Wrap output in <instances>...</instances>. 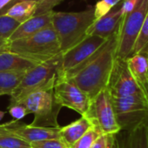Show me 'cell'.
Here are the masks:
<instances>
[{
	"label": "cell",
	"mask_w": 148,
	"mask_h": 148,
	"mask_svg": "<svg viewBox=\"0 0 148 148\" xmlns=\"http://www.w3.org/2000/svg\"><path fill=\"white\" fill-rule=\"evenodd\" d=\"M117 32L111 36L94 57L76 74L68 78L90 99L107 88L116 60Z\"/></svg>",
	"instance_id": "6da1fadb"
},
{
	"label": "cell",
	"mask_w": 148,
	"mask_h": 148,
	"mask_svg": "<svg viewBox=\"0 0 148 148\" xmlns=\"http://www.w3.org/2000/svg\"><path fill=\"white\" fill-rule=\"evenodd\" d=\"M62 75V53L26 71L19 85L10 95V104L18 103L27 95L53 88Z\"/></svg>",
	"instance_id": "7a4b0ae2"
},
{
	"label": "cell",
	"mask_w": 148,
	"mask_h": 148,
	"mask_svg": "<svg viewBox=\"0 0 148 148\" xmlns=\"http://www.w3.org/2000/svg\"><path fill=\"white\" fill-rule=\"evenodd\" d=\"M8 51L37 63L49 61L62 53L51 23L31 36L9 42Z\"/></svg>",
	"instance_id": "3957f363"
},
{
	"label": "cell",
	"mask_w": 148,
	"mask_h": 148,
	"mask_svg": "<svg viewBox=\"0 0 148 148\" xmlns=\"http://www.w3.org/2000/svg\"><path fill=\"white\" fill-rule=\"evenodd\" d=\"M94 21L93 8L79 12L53 11L51 24L57 34L61 52H65L81 42Z\"/></svg>",
	"instance_id": "277c9868"
},
{
	"label": "cell",
	"mask_w": 148,
	"mask_h": 148,
	"mask_svg": "<svg viewBox=\"0 0 148 148\" xmlns=\"http://www.w3.org/2000/svg\"><path fill=\"white\" fill-rule=\"evenodd\" d=\"M148 12V0H139L136 7L124 15L117 30V58L126 60L132 56L133 46Z\"/></svg>",
	"instance_id": "5b68a950"
},
{
	"label": "cell",
	"mask_w": 148,
	"mask_h": 148,
	"mask_svg": "<svg viewBox=\"0 0 148 148\" xmlns=\"http://www.w3.org/2000/svg\"><path fill=\"white\" fill-rule=\"evenodd\" d=\"M34 115L31 125L43 127H59L58 116L61 107L56 101L53 88L37 91L18 102ZM17 104V103H16Z\"/></svg>",
	"instance_id": "8992f818"
},
{
	"label": "cell",
	"mask_w": 148,
	"mask_h": 148,
	"mask_svg": "<svg viewBox=\"0 0 148 148\" xmlns=\"http://www.w3.org/2000/svg\"><path fill=\"white\" fill-rule=\"evenodd\" d=\"M108 38L86 36L78 44L62 53V75L59 79H68L91 61Z\"/></svg>",
	"instance_id": "52a82bcc"
},
{
	"label": "cell",
	"mask_w": 148,
	"mask_h": 148,
	"mask_svg": "<svg viewBox=\"0 0 148 148\" xmlns=\"http://www.w3.org/2000/svg\"><path fill=\"white\" fill-rule=\"evenodd\" d=\"M111 97L121 131L133 130L148 121V105L143 94Z\"/></svg>",
	"instance_id": "ba28073f"
},
{
	"label": "cell",
	"mask_w": 148,
	"mask_h": 148,
	"mask_svg": "<svg viewBox=\"0 0 148 148\" xmlns=\"http://www.w3.org/2000/svg\"><path fill=\"white\" fill-rule=\"evenodd\" d=\"M83 116L101 134H117L121 131L116 119L112 97L107 88L100 91L90 100L88 109Z\"/></svg>",
	"instance_id": "9c48e42d"
},
{
	"label": "cell",
	"mask_w": 148,
	"mask_h": 148,
	"mask_svg": "<svg viewBox=\"0 0 148 148\" xmlns=\"http://www.w3.org/2000/svg\"><path fill=\"white\" fill-rule=\"evenodd\" d=\"M53 93L61 108L72 109L81 116L86 113L91 99L72 81L58 79L53 87Z\"/></svg>",
	"instance_id": "30bf717a"
},
{
	"label": "cell",
	"mask_w": 148,
	"mask_h": 148,
	"mask_svg": "<svg viewBox=\"0 0 148 148\" xmlns=\"http://www.w3.org/2000/svg\"><path fill=\"white\" fill-rule=\"evenodd\" d=\"M107 89L113 97H122L143 94L140 86L133 77L126 60L117 58L110 77Z\"/></svg>",
	"instance_id": "8fae6325"
},
{
	"label": "cell",
	"mask_w": 148,
	"mask_h": 148,
	"mask_svg": "<svg viewBox=\"0 0 148 148\" xmlns=\"http://www.w3.org/2000/svg\"><path fill=\"white\" fill-rule=\"evenodd\" d=\"M2 129L7 134L22 140L29 144L47 140L60 139L59 127H43L31 124L27 125L20 121L13 120L3 124H0Z\"/></svg>",
	"instance_id": "7c38bea8"
},
{
	"label": "cell",
	"mask_w": 148,
	"mask_h": 148,
	"mask_svg": "<svg viewBox=\"0 0 148 148\" xmlns=\"http://www.w3.org/2000/svg\"><path fill=\"white\" fill-rule=\"evenodd\" d=\"M122 18L120 8L111 10L106 15L95 20L86 32V36H98L104 38H109L117 32L120 23Z\"/></svg>",
	"instance_id": "4fadbf2b"
},
{
	"label": "cell",
	"mask_w": 148,
	"mask_h": 148,
	"mask_svg": "<svg viewBox=\"0 0 148 148\" xmlns=\"http://www.w3.org/2000/svg\"><path fill=\"white\" fill-rule=\"evenodd\" d=\"M116 148H148V121L133 130L118 133Z\"/></svg>",
	"instance_id": "5bb4252c"
},
{
	"label": "cell",
	"mask_w": 148,
	"mask_h": 148,
	"mask_svg": "<svg viewBox=\"0 0 148 148\" xmlns=\"http://www.w3.org/2000/svg\"><path fill=\"white\" fill-rule=\"evenodd\" d=\"M53 11H50L42 15L33 16L28 20L20 23V25L16 29L12 35L8 39L9 42L23 39L31 36L37 32L43 29L44 27L51 23Z\"/></svg>",
	"instance_id": "9a60e30c"
},
{
	"label": "cell",
	"mask_w": 148,
	"mask_h": 148,
	"mask_svg": "<svg viewBox=\"0 0 148 148\" xmlns=\"http://www.w3.org/2000/svg\"><path fill=\"white\" fill-rule=\"evenodd\" d=\"M91 122L85 117L81 116L77 121L72 122L71 124L60 127L59 137L68 147L70 148L76 141H78L91 127Z\"/></svg>",
	"instance_id": "2e32d148"
},
{
	"label": "cell",
	"mask_w": 148,
	"mask_h": 148,
	"mask_svg": "<svg viewBox=\"0 0 148 148\" xmlns=\"http://www.w3.org/2000/svg\"><path fill=\"white\" fill-rule=\"evenodd\" d=\"M38 64L10 51L0 53V71H27Z\"/></svg>",
	"instance_id": "e0dca14e"
},
{
	"label": "cell",
	"mask_w": 148,
	"mask_h": 148,
	"mask_svg": "<svg viewBox=\"0 0 148 148\" xmlns=\"http://www.w3.org/2000/svg\"><path fill=\"white\" fill-rule=\"evenodd\" d=\"M128 69L139 83H144L148 81V56L144 54L133 55L126 59Z\"/></svg>",
	"instance_id": "ac0fdd59"
},
{
	"label": "cell",
	"mask_w": 148,
	"mask_h": 148,
	"mask_svg": "<svg viewBox=\"0 0 148 148\" xmlns=\"http://www.w3.org/2000/svg\"><path fill=\"white\" fill-rule=\"evenodd\" d=\"M26 71H0V96L10 95L21 82Z\"/></svg>",
	"instance_id": "d6986e66"
},
{
	"label": "cell",
	"mask_w": 148,
	"mask_h": 148,
	"mask_svg": "<svg viewBox=\"0 0 148 148\" xmlns=\"http://www.w3.org/2000/svg\"><path fill=\"white\" fill-rule=\"evenodd\" d=\"M37 4L38 3L31 1L19 2L7 9L3 15H7L20 23H23L34 16Z\"/></svg>",
	"instance_id": "ffe728a7"
},
{
	"label": "cell",
	"mask_w": 148,
	"mask_h": 148,
	"mask_svg": "<svg viewBox=\"0 0 148 148\" xmlns=\"http://www.w3.org/2000/svg\"><path fill=\"white\" fill-rule=\"evenodd\" d=\"M136 54H144L148 56V12L135 41L132 56Z\"/></svg>",
	"instance_id": "44dd1931"
},
{
	"label": "cell",
	"mask_w": 148,
	"mask_h": 148,
	"mask_svg": "<svg viewBox=\"0 0 148 148\" xmlns=\"http://www.w3.org/2000/svg\"><path fill=\"white\" fill-rule=\"evenodd\" d=\"M20 22L7 16H0V38L8 40L16 29L20 25Z\"/></svg>",
	"instance_id": "7402d4cb"
},
{
	"label": "cell",
	"mask_w": 148,
	"mask_h": 148,
	"mask_svg": "<svg viewBox=\"0 0 148 148\" xmlns=\"http://www.w3.org/2000/svg\"><path fill=\"white\" fill-rule=\"evenodd\" d=\"M0 148H31V146L29 143L7 134L0 126Z\"/></svg>",
	"instance_id": "603a6c76"
},
{
	"label": "cell",
	"mask_w": 148,
	"mask_h": 148,
	"mask_svg": "<svg viewBox=\"0 0 148 148\" xmlns=\"http://www.w3.org/2000/svg\"><path fill=\"white\" fill-rule=\"evenodd\" d=\"M101 132L94 127H92L78 141L70 148H92L95 140L101 135Z\"/></svg>",
	"instance_id": "cb8c5ba5"
},
{
	"label": "cell",
	"mask_w": 148,
	"mask_h": 148,
	"mask_svg": "<svg viewBox=\"0 0 148 148\" xmlns=\"http://www.w3.org/2000/svg\"><path fill=\"white\" fill-rule=\"evenodd\" d=\"M121 1L123 0H100L97 2L95 7L93 8L95 20L109 13L112 10V9Z\"/></svg>",
	"instance_id": "d4e9b609"
},
{
	"label": "cell",
	"mask_w": 148,
	"mask_h": 148,
	"mask_svg": "<svg viewBox=\"0 0 148 148\" xmlns=\"http://www.w3.org/2000/svg\"><path fill=\"white\" fill-rule=\"evenodd\" d=\"M92 148H116V134H102L95 140Z\"/></svg>",
	"instance_id": "484cf974"
},
{
	"label": "cell",
	"mask_w": 148,
	"mask_h": 148,
	"mask_svg": "<svg viewBox=\"0 0 148 148\" xmlns=\"http://www.w3.org/2000/svg\"><path fill=\"white\" fill-rule=\"evenodd\" d=\"M63 1L64 0H41L37 4L34 16H38L51 11L55 6H57Z\"/></svg>",
	"instance_id": "4316f807"
},
{
	"label": "cell",
	"mask_w": 148,
	"mask_h": 148,
	"mask_svg": "<svg viewBox=\"0 0 148 148\" xmlns=\"http://www.w3.org/2000/svg\"><path fill=\"white\" fill-rule=\"evenodd\" d=\"M30 146L31 148H69L59 139L32 142L30 144Z\"/></svg>",
	"instance_id": "83f0119b"
},
{
	"label": "cell",
	"mask_w": 148,
	"mask_h": 148,
	"mask_svg": "<svg viewBox=\"0 0 148 148\" xmlns=\"http://www.w3.org/2000/svg\"><path fill=\"white\" fill-rule=\"evenodd\" d=\"M7 110L10 115L16 121H21L29 114L27 109L22 104H19V103L9 105Z\"/></svg>",
	"instance_id": "f1b7e54d"
},
{
	"label": "cell",
	"mask_w": 148,
	"mask_h": 148,
	"mask_svg": "<svg viewBox=\"0 0 148 148\" xmlns=\"http://www.w3.org/2000/svg\"><path fill=\"white\" fill-rule=\"evenodd\" d=\"M139 0H123L122 5L120 7L121 12H122V16L124 15H126L127 13L131 12L137 5Z\"/></svg>",
	"instance_id": "f546056e"
},
{
	"label": "cell",
	"mask_w": 148,
	"mask_h": 148,
	"mask_svg": "<svg viewBox=\"0 0 148 148\" xmlns=\"http://www.w3.org/2000/svg\"><path fill=\"white\" fill-rule=\"evenodd\" d=\"M24 1H31V2H36V3H39L41 0H11L6 6H4L2 10H0V16L1 15H3L4 12L7 10V9H9L10 7H11L13 4L17 3H19V2H24Z\"/></svg>",
	"instance_id": "4dcf8cb0"
},
{
	"label": "cell",
	"mask_w": 148,
	"mask_h": 148,
	"mask_svg": "<svg viewBox=\"0 0 148 148\" xmlns=\"http://www.w3.org/2000/svg\"><path fill=\"white\" fill-rule=\"evenodd\" d=\"M8 46H9V41L6 39L0 38V53L8 51Z\"/></svg>",
	"instance_id": "1f68e13d"
},
{
	"label": "cell",
	"mask_w": 148,
	"mask_h": 148,
	"mask_svg": "<svg viewBox=\"0 0 148 148\" xmlns=\"http://www.w3.org/2000/svg\"><path fill=\"white\" fill-rule=\"evenodd\" d=\"M141 88V90H142V93L145 96V99L147 101V103L148 105V81L144 82V83H141V84H139Z\"/></svg>",
	"instance_id": "d6a6232c"
},
{
	"label": "cell",
	"mask_w": 148,
	"mask_h": 148,
	"mask_svg": "<svg viewBox=\"0 0 148 148\" xmlns=\"http://www.w3.org/2000/svg\"><path fill=\"white\" fill-rule=\"evenodd\" d=\"M11 0H0V10H2L4 6H6Z\"/></svg>",
	"instance_id": "836d02e7"
},
{
	"label": "cell",
	"mask_w": 148,
	"mask_h": 148,
	"mask_svg": "<svg viewBox=\"0 0 148 148\" xmlns=\"http://www.w3.org/2000/svg\"><path fill=\"white\" fill-rule=\"evenodd\" d=\"M4 115H5V112H3V111H0V121L3 119Z\"/></svg>",
	"instance_id": "e575fe53"
}]
</instances>
